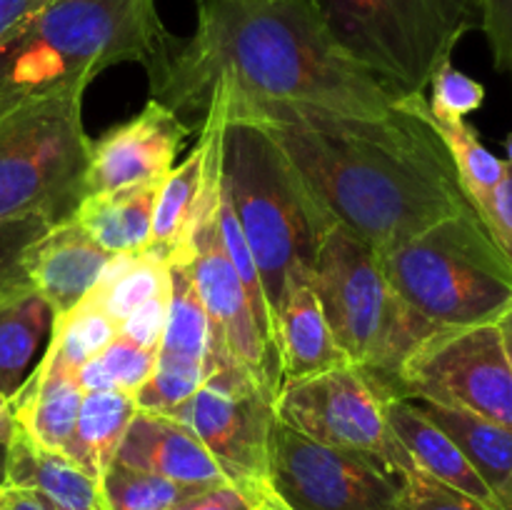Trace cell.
Masks as SVG:
<instances>
[{
    "label": "cell",
    "mask_w": 512,
    "mask_h": 510,
    "mask_svg": "<svg viewBox=\"0 0 512 510\" xmlns=\"http://www.w3.org/2000/svg\"><path fill=\"white\" fill-rule=\"evenodd\" d=\"M210 103H220L230 118L258 123L320 210L375 253L470 208L425 95L400 98L393 113L378 118L223 90Z\"/></svg>",
    "instance_id": "cell-1"
},
{
    "label": "cell",
    "mask_w": 512,
    "mask_h": 510,
    "mask_svg": "<svg viewBox=\"0 0 512 510\" xmlns=\"http://www.w3.org/2000/svg\"><path fill=\"white\" fill-rule=\"evenodd\" d=\"M148 75L150 98L175 115H205L218 90L360 118L400 100L335 43L313 0H200L195 33L170 38Z\"/></svg>",
    "instance_id": "cell-2"
},
{
    "label": "cell",
    "mask_w": 512,
    "mask_h": 510,
    "mask_svg": "<svg viewBox=\"0 0 512 510\" xmlns=\"http://www.w3.org/2000/svg\"><path fill=\"white\" fill-rule=\"evenodd\" d=\"M170 38L155 0H50L0 40V118L110 65L150 70Z\"/></svg>",
    "instance_id": "cell-3"
},
{
    "label": "cell",
    "mask_w": 512,
    "mask_h": 510,
    "mask_svg": "<svg viewBox=\"0 0 512 510\" xmlns=\"http://www.w3.org/2000/svg\"><path fill=\"white\" fill-rule=\"evenodd\" d=\"M220 180L253 250L273 313L295 270H313L315 250L333 220L320 210L283 150L253 120L223 113Z\"/></svg>",
    "instance_id": "cell-4"
},
{
    "label": "cell",
    "mask_w": 512,
    "mask_h": 510,
    "mask_svg": "<svg viewBox=\"0 0 512 510\" xmlns=\"http://www.w3.org/2000/svg\"><path fill=\"white\" fill-rule=\"evenodd\" d=\"M378 258L395 295L430 333L498 323L512 308V263L473 208Z\"/></svg>",
    "instance_id": "cell-5"
},
{
    "label": "cell",
    "mask_w": 512,
    "mask_h": 510,
    "mask_svg": "<svg viewBox=\"0 0 512 510\" xmlns=\"http://www.w3.org/2000/svg\"><path fill=\"white\" fill-rule=\"evenodd\" d=\"M313 290L345 360L395 390L400 365L433 333L395 295L378 253L333 223L315 250Z\"/></svg>",
    "instance_id": "cell-6"
},
{
    "label": "cell",
    "mask_w": 512,
    "mask_h": 510,
    "mask_svg": "<svg viewBox=\"0 0 512 510\" xmlns=\"http://www.w3.org/2000/svg\"><path fill=\"white\" fill-rule=\"evenodd\" d=\"M335 43L398 98L425 95L465 33L473 0H313Z\"/></svg>",
    "instance_id": "cell-7"
},
{
    "label": "cell",
    "mask_w": 512,
    "mask_h": 510,
    "mask_svg": "<svg viewBox=\"0 0 512 510\" xmlns=\"http://www.w3.org/2000/svg\"><path fill=\"white\" fill-rule=\"evenodd\" d=\"M83 85L25 103L0 118V223L68 218L83 193L90 143Z\"/></svg>",
    "instance_id": "cell-8"
},
{
    "label": "cell",
    "mask_w": 512,
    "mask_h": 510,
    "mask_svg": "<svg viewBox=\"0 0 512 510\" xmlns=\"http://www.w3.org/2000/svg\"><path fill=\"white\" fill-rule=\"evenodd\" d=\"M390 395L398 393L383 378L355 363H340L310 378L280 385L273 405L275 418L305 438L408 473L415 465L390 433L385 418Z\"/></svg>",
    "instance_id": "cell-9"
},
{
    "label": "cell",
    "mask_w": 512,
    "mask_h": 510,
    "mask_svg": "<svg viewBox=\"0 0 512 510\" xmlns=\"http://www.w3.org/2000/svg\"><path fill=\"white\" fill-rule=\"evenodd\" d=\"M220 178V140L215 150L213 168H210L208 185L200 200L198 215L190 228L188 243L175 260L188 265L193 283L198 288L200 300L210 320V350L208 370L220 365H235L253 375L255 380L278 393L280 368L273 348L260 333L255 323L253 305L248 293L230 263L223 248L215 218V200H218Z\"/></svg>",
    "instance_id": "cell-10"
},
{
    "label": "cell",
    "mask_w": 512,
    "mask_h": 510,
    "mask_svg": "<svg viewBox=\"0 0 512 510\" xmlns=\"http://www.w3.org/2000/svg\"><path fill=\"white\" fill-rule=\"evenodd\" d=\"M395 393L512 428V370L498 323L430 335L400 365Z\"/></svg>",
    "instance_id": "cell-11"
},
{
    "label": "cell",
    "mask_w": 512,
    "mask_h": 510,
    "mask_svg": "<svg viewBox=\"0 0 512 510\" xmlns=\"http://www.w3.org/2000/svg\"><path fill=\"white\" fill-rule=\"evenodd\" d=\"M268 483L288 510H398L403 473L305 438L275 418Z\"/></svg>",
    "instance_id": "cell-12"
},
{
    "label": "cell",
    "mask_w": 512,
    "mask_h": 510,
    "mask_svg": "<svg viewBox=\"0 0 512 510\" xmlns=\"http://www.w3.org/2000/svg\"><path fill=\"white\" fill-rule=\"evenodd\" d=\"M275 393L248 370L220 365L198 390L170 413L195 433L223 468L230 483L243 488L268 485L270 430Z\"/></svg>",
    "instance_id": "cell-13"
},
{
    "label": "cell",
    "mask_w": 512,
    "mask_h": 510,
    "mask_svg": "<svg viewBox=\"0 0 512 510\" xmlns=\"http://www.w3.org/2000/svg\"><path fill=\"white\" fill-rule=\"evenodd\" d=\"M188 135L190 128L180 115L150 98L135 118L115 125L103 138L90 143L80 198L163 180Z\"/></svg>",
    "instance_id": "cell-14"
},
{
    "label": "cell",
    "mask_w": 512,
    "mask_h": 510,
    "mask_svg": "<svg viewBox=\"0 0 512 510\" xmlns=\"http://www.w3.org/2000/svg\"><path fill=\"white\" fill-rule=\"evenodd\" d=\"M113 253L100 248L73 218L50 223L25 248L23 273L55 315L83 303L103 278Z\"/></svg>",
    "instance_id": "cell-15"
},
{
    "label": "cell",
    "mask_w": 512,
    "mask_h": 510,
    "mask_svg": "<svg viewBox=\"0 0 512 510\" xmlns=\"http://www.w3.org/2000/svg\"><path fill=\"white\" fill-rule=\"evenodd\" d=\"M220 130H223V110L218 103H210L205 110V123L195 148L183 163L173 165L163 178L153 210V230L143 248L145 255L170 265L188 243L190 228L198 215L210 168H213L215 150H218Z\"/></svg>",
    "instance_id": "cell-16"
},
{
    "label": "cell",
    "mask_w": 512,
    "mask_h": 510,
    "mask_svg": "<svg viewBox=\"0 0 512 510\" xmlns=\"http://www.w3.org/2000/svg\"><path fill=\"white\" fill-rule=\"evenodd\" d=\"M115 463L163 475L193 488L228 483V475L188 425L170 415L148 413V410H138L130 420Z\"/></svg>",
    "instance_id": "cell-17"
},
{
    "label": "cell",
    "mask_w": 512,
    "mask_h": 510,
    "mask_svg": "<svg viewBox=\"0 0 512 510\" xmlns=\"http://www.w3.org/2000/svg\"><path fill=\"white\" fill-rule=\"evenodd\" d=\"M275 355L280 385L310 378L315 373L348 363L335 345L318 295L313 290V270H295L273 310Z\"/></svg>",
    "instance_id": "cell-18"
},
{
    "label": "cell",
    "mask_w": 512,
    "mask_h": 510,
    "mask_svg": "<svg viewBox=\"0 0 512 510\" xmlns=\"http://www.w3.org/2000/svg\"><path fill=\"white\" fill-rule=\"evenodd\" d=\"M83 398L85 393L78 385L75 370L45 348L43 358L10 398L15 428L28 435L38 448L65 455Z\"/></svg>",
    "instance_id": "cell-19"
},
{
    "label": "cell",
    "mask_w": 512,
    "mask_h": 510,
    "mask_svg": "<svg viewBox=\"0 0 512 510\" xmlns=\"http://www.w3.org/2000/svg\"><path fill=\"white\" fill-rule=\"evenodd\" d=\"M385 418H388L390 433L395 435L400 448L408 453L410 463L420 473L430 475L438 483L478 500L485 508L503 510L495 500L493 490L485 485V480L468 463L463 450L413 400L403 398V395H390L388 405H385Z\"/></svg>",
    "instance_id": "cell-20"
},
{
    "label": "cell",
    "mask_w": 512,
    "mask_h": 510,
    "mask_svg": "<svg viewBox=\"0 0 512 510\" xmlns=\"http://www.w3.org/2000/svg\"><path fill=\"white\" fill-rule=\"evenodd\" d=\"M5 485L33 490L50 510H110L98 480L65 455L38 448L18 428L8 443Z\"/></svg>",
    "instance_id": "cell-21"
},
{
    "label": "cell",
    "mask_w": 512,
    "mask_h": 510,
    "mask_svg": "<svg viewBox=\"0 0 512 510\" xmlns=\"http://www.w3.org/2000/svg\"><path fill=\"white\" fill-rule=\"evenodd\" d=\"M163 180L83 195L70 218L108 253H140L153 230V210Z\"/></svg>",
    "instance_id": "cell-22"
},
{
    "label": "cell",
    "mask_w": 512,
    "mask_h": 510,
    "mask_svg": "<svg viewBox=\"0 0 512 510\" xmlns=\"http://www.w3.org/2000/svg\"><path fill=\"white\" fill-rule=\"evenodd\" d=\"M410 400L453 438L475 473L493 490L500 508L512 510V428L468 410L448 408L430 400Z\"/></svg>",
    "instance_id": "cell-23"
},
{
    "label": "cell",
    "mask_w": 512,
    "mask_h": 510,
    "mask_svg": "<svg viewBox=\"0 0 512 510\" xmlns=\"http://www.w3.org/2000/svg\"><path fill=\"white\" fill-rule=\"evenodd\" d=\"M135 413H138L135 395L123 390L85 393L65 458L73 460L80 470L100 483L105 470L115 463V455Z\"/></svg>",
    "instance_id": "cell-24"
},
{
    "label": "cell",
    "mask_w": 512,
    "mask_h": 510,
    "mask_svg": "<svg viewBox=\"0 0 512 510\" xmlns=\"http://www.w3.org/2000/svg\"><path fill=\"white\" fill-rule=\"evenodd\" d=\"M50 325L53 310L30 283L0 298V393L8 398L18 393Z\"/></svg>",
    "instance_id": "cell-25"
},
{
    "label": "cell",
    "mask_w": 512,
    "mask_h": 510,
    "mask_svg": "<svg viewBox=\"0 0 512 510\" xmlns=\"http://www.w3.org/2000/svg\"><path fill=\"white\" fill-rule=\"evenodd\" d=\"M210 320L193 283L188 265L183 260L170 263V298L163 338L158 345L155 365L165 368L208 370Z\"/></svg>",
    "instance_id": "cell-26"
},
{
    "label": "cell",
    "mask_w": 512,
    "mask_h": 510,
    "mask_svg": "<svg viewBox=\"0 0 512 510\" xmlns=\"http://www.w3.org/2000/svg\"><path fill=\"white\" fill-rule=\"evenodd\" d=\"M170 290V265L140 253H120L105 268L90 300L100 305L115 323H123L143 303Z\"/></svg>",
    "instance_id": "cell-27"
},
{
    "label": "cell",
    "mask_w": 512,
    "mask_h": 510,
    "mask_svg": "<svg viewBox=\"0 0 512 510\" xmlns=\"http://www.w3.org/2000/svg\"><path fill=\"white\" fill-rule=\"evenodd\" d=\"M430 123L438 130L450 158H453L460 188H463L470 208L483 218L488 213L495 188H498L500 178L505 173V160L485 148L483 140L478 138V130L468 120L443 123V120H435L430 115Z\"/></svg>",
    "instance_id": "cell-28"
},
{
    "label": "cell",
    "mask_w": 512,
    "mask_h": 510,
    "mask_svg": "<svg viewBox=\"0 0 512 510\" xmlns=\"http://www.w3.org/2000/svg\"><path fill=\"white\" fill-rule=\"evenodd\" d=\"M118 328L120 325L95 300L85 298L65 315H55L48 348L68 368L78 370L118 338Z\"/></svg>",
    "instance_id": "cell-29"
},
{
    "label": "cell",
    "mask_w": 512,
    "mask_h": 510,
    "mask_svg": "<svg viewBox=\"0 0 512 510\" xmlns=\"http://www.w3.org/2000/svg\"><path fill=\"white\" fill-rule=\"evenodd\" d=\"M100 488L110 510H173L203 490L120 463L105 470Z\"/></svg>",
    "instance_id": "cell-30"
},
{
    "label": "cell",
    "mask_w": 512,
    "mask_h": 510,
    "mask_svg": "<svg viewBox=\"0 0 512 510\" xmlns=\"http://www.w3.org/2000/svg\"><path fill=\"white\" fill-rule=\"evenodd\" d=\"M158 353L140 345L130 343L125 338H115L108 348L85 365L75 370L78 385L83 393L95 390H123L135 395L145 385V380L153 375Z\"/></svg>",
    "instance_id": "cell-31"
},
{
    "label": "cell",
    "mask_w": 512,
    "mask_h": 510,
    "mask_svg": "<svg viewBox=\"0 0 512 510\" xmlns=\"http://www.w3.org/2000/svg\"><path fill=\"white\" fill-rule=\"evenodd\" d=\"M215 218H218V230L220 240H223V248L228 253L230 263H233L235 273H238L240 283H243L245 293H248L250 305H253L255 323H258L260 333L268 340V345L275 353V325H273V313H270L268 298H265L263 278H260L258 263L253 258V250H250L248 240H245L243 230H240L238 218H235V210L230 205L228 193L223 188V180L218 178V200H215ZM278 358V355H275Z\"/></svg>",
    "instance_id": "cell-32"
},
{
    "label": "cell",
    "mask_w": 512,
    "mask_h": 510,
    "mask_svg": "<svg viewBox=\"0 0 512 510\" xmlns=\"http://www.w3.org/2000/svg\"><path fill=\"white\" fill-rule=\"evenodd\" d=\"M430 98L428 108L435 120L453 123V120H465L470 113L485 103V88L475 78L465 75L453 65V60L440 65L430 78Z\"/></svg>",
    "instance_id": "cell-33"
},
{
    "label": "cell",
    "mask_w": 512,
    "mask_h": 510,
    "mask_svg": "<svg viewBox=\"0 0 512 510\" xmlns=\"http://www.w3.org/2000/svg\"><path fill=\"white\" fill-rule=\"evenodd\" d=\"M205 378H208V373H203V370L155 365L153 375L135 393V403H138V410L170 415L203 385Z\"/></svg>",
    "instance_id": "cell-34"
},
{
    "label": "cell",
    "mask_w": 512,
    "mask_h": 510,
    "mask_svg": "<svg viewBox=\"0 0 512 510\" xmlns=\"http://www.w3.org/2000/svg\"><path fill=\"white\" fill-rule=\"evenodd\" d=\"M53 220L28 215V218L3 220L0 223V298L18 285L28 283L23 273L25 248L43 233Z\"/></svg>",
    "instance_id": "cell-35"
},
{
    "label": "cell",
    "mask_w": 512,
    "mask_h": 510,
    "mask_svg": "<svg viewBox=\"0 0 512 510\" xmlns=\"http://www.w3.org/2000/svg\"><path fill=\"white\" fill-rule=\"evenodd\" d=\"M398 510H490L478 500L438 483L418 468L403 473Z\"/></svg>",
    "instance_id": "cell-36"
},
{
    "label": "cell",
    "mask_w": 512,
    "mask_h": 510,
    "mask_svg": "<svg viewBox=\"0 0 512 510\" xmlns=\"http://www.w3.org/2000/svg\"><path fill=\"white\" fill-rule=\"evenodd\" d=\"M498 70H512V0H473Z\"/></svg>",
    "instance_id": "cell-37"
},
{
    "label": "cell",
    "mask_w": 512,
    "mask_h": 510,
    "mask_svg": "<svg viewBox=\"0 0 512 510\" xmlns=\"http://www.w3.org/2000/svg\"><path fill=\"white\" fill-rule=\"evenodd\" d=\"M168 298L170 290L163 295H155L153 300L140 305L133 315L120 323L118 335L120 338L130 340V343L140 345V348H148L158 353L160 338H163L165 330V318H168Z\"/></svg>",
    "instance_id": "cell-38"
},
{
    "label": "cell",
    "mask_w": 512,
    "mask_h": 510,
    "mask_svg": "<svg viewBox=\"0 0 512 510\" xmlns=\"http://www.w3.org/2000/svg\"><path fill=\"white\" fill-rule=\"evenodd\" d=\"M268 488L270 483L265 488H243V485L228 480V483L198 490L193 498H188L173 510H255Z\"/></svg>",
    "instance_id": "cell-39"
},
{
    "label": "cell",
    "mask_w": 512,
    "mask_h": 510,
    "mask_svg": "<svg viewBox=\"0 0 512 510\" xmlns=\"http://www.w3.org/2000/svg\"><path fill=\"white\" fill-rule=\"evenodd\" d=\"M480 220L512 263V165L508 160H505V173L495 188L488 213Z\"/></svg>",
    "instance_id": "cell-40"
},
{
    "label": "cell",
    "mask_w": 512,
    "mask_h": 510,
    "mask_svg": "<svg viewBox=\"0 0 512 510\" xmlns=\"http://www.w3.org/2000/svg\"><path fill=\"white\" fill-rule=\"evenodd\" d=\"M50 0H0V40L8 38L20 23L38 13Z\"/></svg>",
    "instance_id": "cell-41"
},
{
    "label": "cell",
    "mask_w": 512,
    "mask_h": 510,
    "mask_svg": "<svg viewBox=\"0 0 512 510\" xmlns=\"http://www.w3.org/2000/svg\"><path fill=\"white\" fill-rule=\"evenodd\" d=\"M5 498H8V510H50V505L28 488L5 485Z\"/></svg>",
    "instance_id": "cell-42"
},
{
    "label": "cell",
    "mask_w": 512,
    "mask_h": 510,
    "mask_svg": "<svg viewBox=\"0 0 512 510\" xmlns=\"http://www.w3.org/2000/svg\"><path fill=\"white\" fill-rule=\"evenodd\" d=\"M15 433V415L8 395L0 393V445H8Z\"/></svg>",
    "instance_id": "cell-43"
},
{
    "label": "cell",
    "mask_w": 512,
    "mask_h": 510,
    "mask_svg": "<svg viewBox=\"0 0 512 510\" xmlns=\"http://www.w3.org/2000/svg\"><path fill=\"white\" fill-rule=\"evenodd\" d=\"M498 328H500V335H503V348H505V355H508V363L512 370V308L498 320Z\"/></svg>",
    "instance_id": "cell-44"
},
{
    "label": "cell",
    "mask_w": 512,
    "mask_h": 510,
    "mask_svg": "<svg viewBox=\"0 0 512 510\" xmlns=\"http://www.w3.org/2000/svg\"><path fill=\"white\" fill-rule=\"evenodd\" d=\"M5 463H8V445H0V488L5 485Z\"/></svg>",
    "instance_id": "cell-45"
},
{
    "label": "cell",
    "mask_w": 512,
    "mask_h": 510,
    "mask_svg": "<svg viewBox=\"0 0 512 510\" xmlns=\"http://www.w3.org/2000/svg\"><path fill=\"white\" fill-rule=\"evenodd\" d=\"M503 148H505V160H508V163L512 165V133L508 135V138H505Z\"/></svg>",
    "instance_id": "cell-46"
},
{
    "label": "cell",
    "mask_w": 512,
    "mask_h": 510,
    "mask_svg": "<svg viewBox=\"0 0 512 510\" xmlns=\"http://www.w3.org/2000/svg\"><path fill=\"white\" fill-rule=\"evenodd\" d=\"M0 510H8V498H5V485L0 488Z\"/></svg>",
    "instance_id": "cell-47"
},
{
    "label": "cell",
    "mask_w": 512,
    "mask_h": 510,
    "mask_svg": "<svg viewBox=\"0 0 512 510\" xmlns=\"http://www.w3.org/2000/svg\"><path fill=\"white\" fill-rule=\"evenodd\" d=\"M510 73H512V70H510Z\"/></svg>",
    "instance_id": "cell-48"
}]
</instances>
